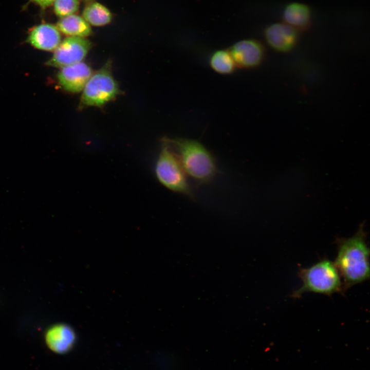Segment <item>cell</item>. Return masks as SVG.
Here are the masks:
<instances>
[{
  "label": "cell",
  "mask_w": 370,
  "mask_h": 370,
  "mask_svg": "<svg viewBox=\"0 0 370 370\" xmlns=\"http://www.w3.org/2000/svg\"><path fill=\"white\" fill-rule=\"evenodd\" d=\"M338 251L334 264L343 279V289L369 278V249L364 224L351 237L338 238Z\"/></svg>",
  "instance_id": "1"
},
{
  "label": "cell",
  "mask_w": 370,
  "mask_h": 370,
  "mask_svg": "<svg viewBox=\"0 0 370 370\" xmlns=\"http://www.w3.org/2000/svg\"><path fill=\"white\" fill-rule=\"evenodd\" d=\"M184 172L199 184L212 180L218 173L213 154L198 141L167 138Z\"/></svg>",
  "instance_id": "2"
},
{
  "label": "cell",
  "mask_w": 370,
  "mask_h": 370,
  "mask_svg": "<svg viewBox=\"0 0 370 370\" xmlns=\"http://www.w3.org/2000/svg\"><path fill=\"white\" fill-rule=\"evenodd\" d=\"M298 275L302 285L292 293L291 297L294 298H299L306 292L331 295L343 290L337 268L327 259L322 260L308 268H301Z\"/></svg>",
  "instance_id": "3"
},
{
  "label": "cell",
  "mask_w": 370,
  "mask_h": 370,
  "mask_svg": "<svg viewBox=\"0 0 370 370\" xmlns=\"http://www.w3.org/2000/svg\"><path fill=\"white\" fill-rule=\"evenodd\" d=\"M159 182L168 189L194 199L191 186L167 138L161 139V146L155 166Z\"/></svg>",
  "instance_id": "4"
},
{
  "label": "cell",
  "mask_w": 370,
  "mask_h": 370,
  "mask_svg": "<svg viewBox=\"0 0 370 370\" xmlns=\"http://www.w3.org/2000/svg\"><path fill=\"white\" fill-rule=\"evenodd\" d=\"M111 68V62L107 61L92 74L83 89L78 106L79 109L102 107L120 94L118 84L112 75Z\"/></svg>",
  "instance_id": "5"
},
{
  "label": "cell",
  "mask_w": 370,
  "mask_h": 370,
  "mask_svg": "<svg viewBox=\"0 0 370 370\" xmlns=\"http://www.w3.org/2000/svg\"><path fill=\"white\" fill-rule=\"evenodd\" d=\"M92 47L85 38L68 36L61 42L46 65L62 68L82 62Z\"/></svg>",
  "instance_id": "6"
},
{
  "label": "cell",
  "mask_w": 370,
  "mask_h": 370,
  "mask_svg": "<svg viewBox=\"0 0 370 370\" xmlns=\"http://www.w3.org/2000/svg\"><path fill=\"white\" fill-rule=\"evenodd\" d=\"M236 66L251 69L258 66L263 61L265 51L262 44L255 40L239 41L229 50Z\"/></svg>",
  "instance_id": "7"
},
{
  "label": "cell",
  "mask_w": 370,
  "mask_h": 370,
  "mask_svg": "<svg viewBox=\"0 0 370 370\" xmlns=\"http://www.w3.org/2000/svg\"><path fill=\"white\" fill-rule=\"evenodd\" d=\"M61 68L57 75L58 83L64 90L72 93L82 90L92 74L91 67L82 61Z\"/></svg>",
  "instance_id": "8"
},
{
  "label": "cell",
  "mask_w": 370,
  "mask_h": 370,
  "mask_svg": "<svg viewBox=\"0 0 370 370\" xmlns=\"http://www.w3.org/2000/svg\"><path fill=\"white\" fill-rule=\"evenodd\" d=\"M268 44L274 50L286 52L296 45L298 35L295 29L285 23H275L268 26L264 31Z\"/></svg>",
  "instance_id": "9"
},
{
  "label": "cell",
  "mask_w": 370,
  "mask_h": 370,
  "mask_svg": "<svg viewBox=\"0 0 370 370\" xmlns=\"http://www.w3.org/2000/svg\"><path fill=\"white\" fill-rule=\"evenodd\" d=\"M27 42L34 48L44 51L55 50L61 42L57 27L49 23L41 24L29 31Z\"/></svg>",
  "instance_id": "10"
},
{
  "label": "cell",
  "mask_w": 370,
  "mask_h": 370,
  "mask_svg": "<svg viewBox=\"0 0 370 370\" xmlns=\"http://www.w3.org/2000/svg\"><path fill=\"white\" fill-rule=\"evenodd\" d=\"M48 348L54 353L63 354L69 350L76 341L73 330L68 325L57 324L47 329L45 336Z\"/></svg>",
  "instance_id": "11"
},
{
  "label": "cell",
  "mask_w": 370,
  "mask_h": 370,
  "mask_svg": "<svg viewBox=\"0 0 370 370\" xmlns=\"http://www.w3.org/2000/svg\"><path fill=\"white\" fill-rule=\"evenodd\" d=\"M283 19L286 24L295 30H305L311 22V11L308 6L300 3L287 5L283 11Z\"/></svg>",
  "instance_id": "12"
},
{
  "label": "cell",
  "mask_w": 370,
  "mask_h": 370,
  "mask_svg": "<svg viewBox=\"0 0 370 370\" xmlns=\"http://www.w3.org/2000/svg\"><path fill=\"white\" fill-rule=\"evenodd\" d=\"M57 27L60 32L68 36L86 38L92 33L90 25L76 14L61 18Z\"/></svg>",
  "instance_id": "13"
},
{
  "label": "cell",
  "mask_w": 370,
  "mask_h": 370,
  "mask_svg": "<svg viewBox=\"0 0 370 370\" xmlns=\"http://www.w3.org/2000/svg\"><path fill=\"white\" fill-rule=\"evenodd\" d=\"M82 17L90 25L102 26L110 23L113 15L108 9L104 5L92 2L84 8Z\"/></svg>",
  "instance_id": "14"
},
{
  "label": "cell",
  "mask_w": 370,
  "mask_h": 370,
  "mask_svg": "<svg viewBox=\"0 0 370 370\" xmlns=\"http://www.w3.org/2000/svg\"><path fill=\"white\" fill-rule=\"evenodd\" d=\"M210 65L215 71L223 75L232 73L236 67L229 50L214 52L210 59Z\"/></svg>",
  "instance_id": "15"
},
{
  "label": "cell",
  "mask_w": 370,
  "mask_h": 370,
  "mask_svg": "<svg viewBox=\"0 0 370 370\" xmlns=\"http://www.w3.org/2000/svg\"><path fill=\"white\" fill-rule=\"evenodd\" d=\"M53 10L57 16L62 18L75 14L79 9V0H54Z\"/></svg>",
  "instance_id": "16"
},
{
  "label": "cell",
  "mask_w": 370,
  "mask_h": 370,
  "mask_svg": "<svg viewBox=\"0 0 370 370\" xmlns=\"http://www.w3.org/2000/svg\"><path fill=\"white\" fill-rule=\"evenodd\" d=\"M32 2L42 9H45L51 5L54 0H30Z\"/></svg>",
  "instance_id": "17"
},
{
  "label": "cell",
  "mask_w": 370,
  "mask_h": 370,
  "mask_svg": "<svg viewBox=\"0 0 370 370\" xmlns=\"http://www.w3.org/2000/svg\"><path fill=\"white\" fill-rule=\"evenodd\" d=\"M83 1H85V2H93L94 0H83Z\"/></svg>",
  "instance_id": "18"
}]
</instances>
